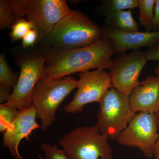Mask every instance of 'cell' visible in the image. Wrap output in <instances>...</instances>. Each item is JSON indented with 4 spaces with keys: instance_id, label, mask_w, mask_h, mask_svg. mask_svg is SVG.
<instances>
[{
    "instance_id": "6da1fadb",
    "label": "cell",
    "mask_w": 159,
    "mask_h": 159,
    "mask_svg": "<svg viewBox=\"0 0 159 159\" xmlns=\"http://www.w3.org/2000/svg\"><path fill=\"white\" fill-rule=\"evenodd\" d=\"M47 56L45 76L59 78L91 69L110 68L115 54L112 43L102 38L99 41L80 48L63 50L49 47Z\"/></svg>"
},
{
    "instance_id": "7a4b0ae2",
    "label": "cell",
    "mask_w": 159,
    "mask_h": 159,
    "mask_svg": "<svg viewBox=\"0 0 159 159\" xmlns=\"http://www.w3.org/2000/svg\"><path fill=\"white\" fill-rule=\"evenodd\" d=\"M49 47L63 50L84 48L102 38V30L85 14L72 10L55 25L45 38Z\"/></svg>"
},
{
    "instance_id": "3957f363",
    "label": "cell",
    "mask_w": 159,
    "mask_h": 159,
    "mask_svg": "<svg viewBox=\"0 0 159 159\" xmlns=\"http://www.w3.org/2000/svg\"><path fill=\"white\" fill-rule=\"evenodd\" d=\"M77 87V80L70 76L59 78L44 76L39 80L33 91L31 105L36 111L43 131L52 125L57 108Z\"/></svg>"
},
{
    "instance_id": "277c9868",
    "label": "cell",
    "mask_w": 159,
    "mask_h": 159,
    "mask_svg": "<svg viewBox=\"0 0 159 159\" xmlns=\"http://www.w3.org/2000/svg\"><path fill=\"white\" fill-rule=\"evenodd\" d=\"M109 139L96 125L72 129L60 139L58 144L68 159H113Z\"/></svg>"
},
{
    "instance_id": "5b68a950",
    "label": "cell",
    "mask_w": 159,
    "mask_h": 159,
    "mask_svg": "<svg viewBox=\"0 0 159 159\" xmlns=\"http://www.w3.org/2000/svg\"><path fill=\"white\" fill-rule=\"evenodd\" d=\"M19 18L26 16L39 38H46L55 25L71 11L64 0H9Z\"/></svg>"
},
{
    "instance_id": "8992f818",
    "label": "cell",
    "mask_w": 159,
    "mask_h": 159,
    "mask_svg": "<svg viewBox=\"0 0 159 159\" xmlns=\"http://www.w3.org/2000/svg\"><path fill=\"white\" fill-rule=\"evenodd\" d=\"M99 104L96 125L109 139L116 140L136 114L131 105L129 96L112 87L107 91Z\"/></svg>"
},
{
    "instance_id": "52a82bcc",
    "label": "cell",
    "mask_w": 159,
    "mask_h": 159,
    "mask_svg": "<svg viewBox=\"0 0 159 159\" xmlns=\"http://www.w3.org/2000/svg\"><path fill=\"white\" fill-rule=\"evenodd\" d=\"M46 61L44 51L31 52L16 61L15 64L20 67V72L7 103L19 110L31 106L34 87L39 80L45 76Z\"/></svg>"
},
{
    "instance_id": "ba28073f",
    "label": "cell",
    "mask_w": 159,
    "mask_h": 159,
    "mask_svg": "<svg viewBox=\"0 0 159 159\" xmlns=\"http://www.w3.org/2000/svg\"><path fill=\"white\" fill-rule=\"evenodd\" d=\"M155 114L141 112L136 114L116 139L120 145L139 148L148 159L153 157L159 139Z\"/></svg>"
},
{
    "instance_id": "9c48e42d",
    "label": "cell",
    "mask_w": 159,
    "mask_h": 159,
    "mask_svg": "<svg viewBox=\"0 0 159 159\" xmlns=\"http://www.w3.org/2000/svg\"><path fill=\"white\" fill-rule=\"evenodd\" d=\"M112 87L109 73L104 69L80 73L77 91L71 102L64 107L66 112L78 113L91 102L100 103L109 89Z\"/></svg>"
},
{
    "instance_id": "30bf717a",
    "label": "cell",
    "mask_w": 159,
    "mask_h": 159,
    "mask_svg": "<svg viewBox=\"0 0 159 159\" xmlns=\"http://www.w3.org/2000/svg\"><path fill=\"white\" fill-rule=\"evenodd\" d=\"M146 61V52L139 50L121 54L113 60L109 69L113 87L129 96L141 83L139 76Z\"/></svg>"
},
{
    "instance_id": "8fae6325",
    "label": "cell",
    "mask_w": 159,
    "mask_h": 159,
    "mask_svg": "<svg viewBox=\"0 0 159 159\" xmlns=\"http://www.w3.org/2000/svg\"><path fill=\"white\" fill-rule=\"evenodd\" d=\"M36 118V111L32 105L20 110L14 122L3 133V146L14 159H24L19 152V146L23 139L29 140L33 131L40 127Z\"/></svg>"
},
{
    "instance_id": "7c38bea8",
    "label": "cell",
    "mask_w": 159,
    "mask_h": 159,
    "mask_svg": "<svg viewBox=\"0 0 159 159\" xmlns=\"http://www.w3.org/2000/svg\"><path fill=\"white\" fill-rule=\"evenodd\" d=\"M102 29V38L109 39L112 43L115 54L121 55L129 50L137 51L143 47L149 48L159 43V31L124 32L106 25Z\"/></svg>"
},
{
    "instance_id": "4fadbf2b",
    "label": "cell",
    "mask_w": 159,
    "mask_h": 159,
    "mask_svg": "<svg viewBox=\"0 0 159 159\" xmlns=\"http://www.w3.org/2000/svg\"><path fill=\"white\" fill-rule=\"evenodd\" d=\"M129 99L135 112L156 113L159 110V77H146L134 89Z\"/></svg>"
},
{
    "instance_id": "5bb4252c",
    "label": "cell",
    "mask_w": 159,
    "mask_h": 159,
    "mask_svg": "<svg viewBox=\"0 0 159 159\" xmlns=\"http://www.w3.org/2000/svg\"><path fill=\"white\" fill-rule=\"evenodd\" d=\"M132 9L115 11L105 16V25L124 32H139V25L133 17Z\"/></svg>"
},
{
    "instance_id": "9a60e30c",
    "label": "cell",
    "mask_w": 159,
    "mask_h": 159,
    "mask_svg": "<svg viewBox=\"0 0 159 159\" xmlns=\"http://www.w3.org/2000/svg\"><path fill=\"white\" fill-rule=\"evenodd\" d=\"M18 74L11 70L5 54L0 55V102L1 104L8 101L9 96L16 84Z\"/></svg>"
},
{
    "instance_id": "2e32d148",
    "label": "cell",
    "mask_w": 159,
    "mask_h": 159,
    "mask_svg": "<svg viewBox=\"0 0 159 159\" xmlns=\"http://www.w3.org/2000/svg\"><path fill=\"white\" fill-rule=\"evenodd\" d=\"M156 0H139V20L146 31H152Z\"/></svg>"
},
{
    "instance_id": "e0dca14e",
    "label": "cell",
    "mask_w": 159,
    "mask_h": 159,
    "mask_svg": "<svg viewBox=\"0 0 159 159\" xmlns=\"http://www.w3.org/2000/svg\"><path fill=\"white\" fill-rule=\"evenodd\" d=\"M101 2V11L105 16L115 11L133 10L139 6V0H104Z\"/></svg>"
},
{
    "instance_id": "ac0fdd59",
    "label": "cell",
    "mask_w": 159,
    "mask_h": 159,
    "mask_svg": "<svg viewBox=\"0 0 159 159\" xmlns=\"http://www.w3.org/2000/svg\"><path fill=\"white\" fill-rule=\"evenodd\" d=\"M19 113L16 107L7 102L0 105V132L3 133L14 122Z\"/></svg>"
},
{
    "instance_id": "d6986e66",
    "label": "cell",
    "mask_w": 159,
    "mask_h": 159,
    "mask_svg": "<svg viewBox=\"0 0 159 159\" xmlns=\"http://www.w3.org/2000/svg\"><path fill=\"white\" fill-rule=\"evenodd\" d=\"M19 18L12 9L9 0L0 1V29L11 28Z\"/></svg>"
},
{
    "instance_id": "ffe728a7",
    "label": "cell",
    "mask_w": 159,
    "mask_h": 159,
    "mask_svg": "<svg viewBox=\"0 0 159 159\" xmlns=\"http://www.w3.org/2000/svg\"><path fill=\"white\" fill-rule=\"evenodd\" d=\"M11 30L9 33V36L12 42L17 41L22 39L28 31L34 29L33 23L26 20L25 18H21L17 20L11 26Z\"/></svg>"
},
{
    "instance_id": "44dd1931",
    "label": "cell",
    "mask_w": 159,
    "mask_h": 159,
    "mask_svg": "<svg viewBox=\"0 0 159 159\" xmlns=\"http://www.w3.org/2000/svg\"><path fill=\"white\" fill-rule=\"evenodd\" d=\"M44 153L45 159H68L63 150L57 147V145H51L49 143H43L40 146ZM39 159H44L39 154H37Z\"/></svg>"
},
{
    "instance_id": "7402d4cb",
    "label": "cell",
    "mask_w": 159,
    "mask_h": 159,
    "mask_svg": "<svg viewBox=\"0 0 159 159\" xmlns=\"http://www.w3.org/2000/svg\"><path fill=\"white\" fill-rule=\"evenodd\" d=\"M39 38L38 33L34 29H31L24 36L22 39V46L28 48L34 46Z\"/></svg>"
},
{
    "instance_id": "603a6c76",
    "label": "cell",
    "mask_w": 159,
    "mask_h": 159,
    "mask_svg": "<svg viewBox=\"0 0 159 159\" xmlns=\"http://www.w3.org/2000/svg\"><path fill=\"white\" fill-rule=\"evenodd\" d=\"M147 61H159V43L148 48L146 52Z\"/></svg>"
},
{
    "instance_id": "cb8c5ba5",
    "label": "cell",
    "mask_w": 159,
    "mask_h": 159,
    "mask_svg": "<svg viewBox=\"0 0 159 159\" xmlns=\"http://www.w3.org/2000/svg\"><path fill=\"white\" fill-rule=\"evenodd\" d=\"M159 31V0H156L152 31Z\"/></svg>"
},
{
    "instance_id": "d4e9b609",
    "label": "cell",
    "mask_w": 159,
    "mask_h": 159,
    "mask_svg": "<svg viewBox=\"0 0 159 159\" xmlns=\"http://www.w3.org/2000/svg\"><path fill=\"white\" fill-rule=\"evenodd\" d=\"M153 157L155 159H159V139L155 146L153 150Z\"/></svg>"
},
{
    "instance_id": "484cf974",
    "label": "cell",
    "mask_w": 159,
    "mask_h": 159,
    "mask_svg": "<svg viewBox=\"0 0 159 159\" xmlns=\"http://www.w3.org/2000/svg\"><path fill=\"white\" fill-rule=\"evenodd\" d=\"M156 117V123L158 127L159 128V110L155 114Z\"/></svg>"
},
{
    "instance_id": "4316f807",
    "label": "cell",
    "mask_w": 159,
    "mask_h": 159,
    "mask_svg": "<svg viewBox=\"0 0 159 159\" xmlns=\"http://www.w3.org/2000/svg\"><path fill=\"white\" fill-rule=\"evenodd\" d=\"M155 72L156 74H157V76L159 77V65H158L157 66L155 70Z\"/></svg>"
},
{
    "instance_id": "83f0119b",
    "label": "cell",
    "mask_w": 159,
    "mask_h": 159,
    "mask_svg": "<svg viewBox=\"0 0 159 159\" xmlns=\"http://www.w3.org/2000/svg\"></svg>"
}]
</instances>
